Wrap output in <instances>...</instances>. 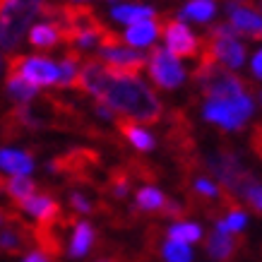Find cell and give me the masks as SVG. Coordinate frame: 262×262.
<instances>
[{
	"label": "cell",
	"instance_id": "obj_36",
	"mask_svg": "<svg viewBox=\"0 0 262 262\" xmlns=\"http://www.w3.org/2000/svg\"><path fill=\"white\" fill-rule=\"evenodd\" d=\"M72 3H82V0H72Z\"/></svg>",
	"mask_w": 262,
	"mask_h": 262
},
{
	"label": "cell",
	"instance_id": "obj_32",
	"mask_svg": "<svg viewBox=\"0 0 262 262\" xmlns=\"http://www.w3.org/2000/svg\"><path fill=\"white\" fill-rule=\"evenodd\" d=\"M19 5H27V8H32V10H36V12H41V8L46 5V0H17Z\"/></svg>",
	"mask_w": 262,
	"mask_h": 262
},
{
	"label": "cell",
	"instance_id": "obj_1",
	"mask_svg": "<svg viewBox=\"0 0 262 262\" xmlns=\"http://www.w3.org/2000/svg\"><path fill=\"white\" fill-rule=\"evenodd\" d=\"M96 101H103L108 108L118 113H125L135 123H159L164 116V106L157 99V94L144 84L140 77H125V75H113L108 70V77L103 82Z\"/></svg>",
	"mask_w": 262,
	"mask_h": 262
},
{
	"label": "cell",
	"instance_id": "obj_12",
	"mask_svg": "<svg viewBox=\"0 0 262 262\" xmlns=\"http://www.w3.org/2000/svg\"><path fill=\"white\" fill-rule=\"evenodd\" d=\"M22 212L36 219V226H51V224L63 222V212L58 200L51 192H34L32 198H27L22 205H17Z\"/></svg>",
	"mask_w": 262,
	"mask_h": 262
},
{
	"label": "cell",
	"instance_id": "obj_14",
	"mask_svg": "<svg viewBox=\"0 0 262 262\" xmlns=\"http://www.w3.org/2000/svg\"><path fill=\"white\" fill-rule=\"evenodd\" d=\"M243 243H246V241H243V236H238V233L214 229V233H209V238H207V253L219 262H231L238 255Z\"/></svg>",
	"mask_w": 262,
	"mask_h": 262
},
{
	"label": "cell",
	"instance_id": "obj_25",
	"mask_svg": "<svg viewBox=\"0 0 262 262\" xmlns=\"http://www.w3.org/2000/svg\"><path fill=\"white\" fill-rule=\"evenodd\" d=\"M135 200H137V209L140 212H149V214H159L161 209H164V205H166V195L159 190V188H140L137 190V195H135Z\"/></svg>",
	"mask_w": 262,
	"mask_h": 262
},
{
	"label": "cell",
	"instance_id": "obj_9",
	"mask_svg": "<svg viewBox=\"0 0 262 262\" xmlns=\"http://www.w3.org/2000/svg\"><path fill=\"white\" fill-rule=\"evenodd\" d=\"M99 63H103L113 75H125V77H137L140 72L147 68V56L135 51V48H125L120 43L99 48Z\"/></svg>",
	"mask_w": 262,
	"mask_h": 262
},
{
	"label": "cell",
	"instance_id": "obj_18",
	"mask_svg": "<svg viewBox=\"0 0 262 262\" xmlns=\"http://www.w3.org/2000/svg\"><path fill=\"white\" fill-rule=\"evenodd\" d=\"M116 125H118V130L125 135V140L135 149H140V151L154 149V135L147 133L140 123H135V120H130V118H116Z\"/></svg>",
	"mask_w": 262,
	"mask_h": 262
},
{
	"label": "cell",
	"instance_id": "obj_29",
	"mask_svg": "<svg viewBox=\"0 0 262 262\" xmlns=\"http://www.w3.org/2000/svg\"><path fill=\"white\" fill-rule=\"evenodd\" d=\"M70 207L75 209V212H80V214H92V212H94V202L80 190L70 192Z\"/></svg>",
	"mask_w": 262,
	"mask_h": 262
},
{
	"label": "cell",
	"instance_id": "obj_4",
	"mask_svg": "<svg viewBox=\"0 0 262 262\" xmlns=\"http://www.w3.org/2000/svg\"><path fill=\"white\" fill-rule=\"evenodd\" d=\"M36 15H39L36 10L19 5L17 0H3V5H0V48L8 53H15V48L22 43L24 34Z\"/></svg>",
	"mask_w": 262,
	"mask_h": 262
},
{
	"label": "cell",
	"instance_id": "obj_33",
	"mask_svg": "<svg viewBox=\"0 0 262 262\" xmlns=\"http://www.w3.org/2000/svg\"><path fill=\"white\" fill-rule=\"evenodd\" d=\"M22 262H51V260H48V257H46L43 253H39V250H34V253H29Z\"/></svg>",
	"mask_w": 262,
	"mask_h": 262
},
{
	"label": "cell",
	"instance_id": "obj_5",
	"mask_svg": "<svg viewBox=\"0 0 262 262\" xmlns=\"http://www.w3.org/2000/svg\"><path fill=\"white\" fill-rule=\"evenodd\" d=\"M202 113L209 123H216L224 130H241L253 113V99L248 94L229 96V99H212V101L205 103Z\"/></svg>",
	"mask_w": 262,
	"mask_h": 262
},
{
	"label": "cell",
	"instance_id": "obj_8",
	"mask_svg": "<svg viewBox=\"0 0 262 262\" xmlns=\"http://www.w3.org/2000/svg\"><path fill=\"white\" fill-rule=\"evenodd\" d=\"M147 65H149L151 82L159 89H176V87H181L183 80H185V68L181 65V60L176 56H171L166 48H161V46L151 48L149 58H147Z\"/></svg>",
	"mask_w": 262,
	"mask_h": 262
},
{
	"label": "cell",
	"instance_id": "obj_15",
	"mask_svg": "<svg viewBox=\"0 0 262 262\" xmlns=\"http://www.w3.org/2000/svg\"><path fill=\"white\" fill-rule=\"evenodd\" d=\"M0 192L17 207L36 192V183L29 176H0Z\"/></svg>",
	"mask_w": 262,
	"mask_h": 262
},
{
	"label": "cell",
	"instance_id": "obj_23",
	"mask_svg": "<svg viewBox=\"0 0 262 262\" xmlns=\"http://www.w3.org/2000/svg\"><path fill=\"white\" fill-rule=\"evenodd\" d=\"M214 15H216V3L214 0H188V3L183 5L178 19H181V22L183 19H192V22L205 24V22H209Z\"/></svg>",
	"mask_w": 262,
	"mask_h": 262
},
{
	"label": "cell",
	"instance_id": "obj_17",
	"mask_svg": "<svg viewBox=\"0 0 262 262\" xmlns=\"http://www.w3.org/2000/svg\"><path fill=\"white\" fill-rule=\"evenodd\" d=\"M161 34V27L157 19H142L137 24H130L127 32L123 34V39L135 48H142V46H149L157 41V36Z\"/></svg>",
	"mask_w": 262,
	"mask_h": 262
},
{
	"label": "cell",
	"instance_id": "obj_6",
	"mask_svg": "<svg viewBox=\"0 0 262 262\" xmlns=\"http://www.w3.org/2000/svg\"><path fill=\"white\" fill-rule=\"evenodd\" d=\"M8 72L19 75L24 82L32 87H56L58 82V68L53 60L43 56H17L8 53Z\"/></svg>",
	"mask_w": 262,
	"mask_h": 262
},
{
	"label": "cell",
	"instance_id": "obj_35",
	"mask_svg": "<svg viewBox=\"0 0 262 262\" xmlns=\"http://www.w3.org/2000/svg\"><path fill=\"white\" fill-rule=\"evenodd\" d=\"M99 262H116V260H99Z\"/></svg>",
	"mask_w": 262,
	"mask_h": 262
},
{
	"label": "cell",
	"instance_id": "obj_28",
	"mask_svg": "<svg viewBox=\"0 0 262 262\" xmlns=\"http://www.w3.org/2000/svg\"><path fill=\"white\" fill-rule=\"evenodd\" d=\"M159 255L166 262H192V250L183 243H176V241H164L159 246Z\"/></svg>",
	"mask_w": 262,
	"mask_h": 262
},
{
	"label": "cell",
	"instance_id": "obj_11",
	"mask_svg": "<svg viewBox=\"0 0 262 262\" xmlns=\"http://www.w3.org/2000/svg\"><path fill=\"white\" fill-rule=\"evenodd\" d=\"M161 34L166 39V51L176 58H192L200 53V41L195 34L181 22V19H166L161 27Z\"/></svg>",
	"mask_w": 262,
	"mask_h": 262
},
{
	"label": "cell",
	"instance_id": "obj_20",
	"mask_svg": "<svg viewBox=\"0 0 262 262\" xmlns=\"http://www.w3.org/2000/svg\"><path fill=\"white\" fill-rule=\"evenodd\" d=\"M58 68V82L56 87L60 89H77V75H80V53L77 51H68L63 60L56 65Z\"/></svg>",
	"mask_w": 262,
	"mask_h": 262
},
{
	"label": "cell",
	"instance_id": "obj_27",
	"mask_svg": "<svg viewBox=\"0 0 262 262\" xmlns=\"http://www.w3.org/2000/svg\"><path fill=\"white\" fill-rule=\"evenodd\" d=\"M238 200H246L248 205L253 207L257 214H262V183L255 176H248L246 183L241 185Z\"/></svg>",
	"mask_w": 262,
	"mask_h": 262
},
{
	"label": "cell",
	"instance_id": "obj_2",
	"mask_svg": "<svg viewBox=\"0 0 262 262\" xmlns=\"http://www.w3.org/2000/svg\"><path fill=\"white\" fill-rule=\"evenodd\" d=\"M198 68H195V82L202 89V94L207 96V101L212 99H229V96H238V94H248V82L243 77H238L233 70H226L222 65L212 60L205 51L198 53Z\"/></svg>",
	"mask_w": 262,
	"mask_h": 262
},
{
	"label": "cell",
	"instance_id": "obj_24",
	"mask_svg": "<svg viewBox=\"0 0 262 262\" xmlns=\"http://www.w3.org/2000/svg\"><path fill=\"white\" fill-rule=\"evenodd\" d=\"M5 89H8L10 99H15L17 103H32L36 99V87H32L29 82H24L19 75L8 72L5 77Z\"/></svg>",
	"mask_w": 262,
	"mask_h": 262
},
{
	"label": "cell",
	"instance_id": "obj_21",
	"mask_svg": "<svg viewBox=\"0 0 262 262\" xmlns=\"http://www.w3.org/2000/svg\"><path fill=\"white\" fill-rule=\"evenodd\" d=\"M94 246V229L89 222H72L70 236V257H84Z\"/></svg>",
	"mask_w": 262,
	"mask_h": 262
},
{
	"label": "cell",
	"instance_id": "obj_13",
	"mask_svg": "<svg viewBox=\"0 0 262 262\" xmlns=\"http://www.w3.org/2000/svg\"><path fill=\"white\" fill-rule=\"evenodd\" d=\"M226 10H229V24L236 29V34H243V36H250V39H262V15L257 10L231 3V0Z\"/></svg>",
	"mask_w": 262,
	"mask_h": 262
},
{
	"label": "cell",
	"instance_id": "obj_10",
	"mask_svg": "<svg viewBox=\"0 0 262 262\" xmlns=\"http://www.w3.org/2000/svg\"><path fill=\"white\" fill-rule=\"evenodd\" d=\"M96 154L92 149H70L56 157L48 164V168L53 173H60L70 181H89L92 171L96 168Z\"/></svg>",
	"mask_w": 262,
	"mask_h": 262
},
{
	"label": "cell",
	"instance_id": "obj_3",
	"mask_svg": "<svg viewBox=\"0 0 262 262\" xmlns=\"http://www.w3.org/2000/svg\"><path fill=\"white\" fill-rule=\"evenodd\" d=\"M200 46V51H205L216 63H224L229 70H236L246 63V46L238 41V34L231 24H214Z\"/></svg>",
	"mask_w": 262,
	"mask_h": 262
},
{
	"label": "cell",
	"instance_id": "obj_38",
	"mask_svg": "<svg viewBox=\"0 0 262 262\" xmlns=\"http://www.w3.org/2000/svg\"><path fill=\"white\" fill-rule=\"evenodd\" d=\"M257 127H260V130H262V123H260V125H257Z\"/></svg>",
	"mask_w": 262,
	"mask_h": 262
},
{
	"label": "cell",
	"instance_id": "obj_31",
	"mask_svg": "<svg viewBox=\"0 0 262 262\" xmlns=\"http://www.w3.org/2000/svg\"><path fill=\"white\" fill-rule=\"evenodd\" d=\"M253 75L257 80H262V48L253 56Z\"/></svg>",
	"mask_w": 262,
	"mask_h": 262
},
{
	"label": "cell",
	"instance_id": "obj_22",
	"mask_svg": "<svg viewBox=\"0 0 262 262\" xmlns=\"http://www.w3.org/2000/svg\"><path fill=\"white\" fill-rule=\"evenodd\" d=\"M111 17L120 24H137L142 19H154V8L149 5H137V3H120L111 10Z\"/></svg>",
	"mask_w": 262,
	"mask_h": 262
},
{
	"label": "cell",
	"instance_id": "obj_16",
	"mask_svg": "<svg viewBox=\"0 0 262 262\" xmlns=\"http://www.w3.org/2000/svg\"><path fill=\"white\" fill-rule=\"evenodd\" d=\"M34 168V154L24 149H0V171L12 176H29Z\"/></svg>",
	"mask_w": 262,
	"mask_h": 262
},
{
	"label": "cell",
	"instance_id": "obj_39",
	"mask_svg": "<svg viewBox=\"0 0 262 262\" xmlns=\"http://www.w3.org/2000/svg\"><path fill=\"white\" fill-rule=\"evenodd\" d=\"M0 65H3V58H0Z\"/></svg>",
	"mask_w": 262,
	"mask_h": 262
},
{
	"label": "cell",
	"instance_id": "obj_34",
	"mask_svg": "<svg viewBox=\"0 0 262 262\" xmlns=\"http://www.w3.org/2000/svg\"><path fill=\"white\" fill-rule=\"evenodd\" d=\"M231 3H238V5H241V3H246V0H231Z\"/></svg>",
	"mask_w": 262,
	"mask_h": 262
},
{
	"label": "cell",
	"instance_id": "obj_37",
	"mask_svg": "<svg viewBox=\"0 0 262 262\" xmlns=\"http://www.w3.org/2000/svg\"><path fill=\"white\" fill-rule=\"evenodd\" d=\"M260 103H262V92H260Z\"/></svg>",
	"mask_w": 262,
	"mask_h": 262
},
{
	"label": "cell",
	"instance_id": "obj_30",
	"mask_svg": "<svg viewBox=\"0 0 262 262\" xmlns=\"http://www.w3.org/2000/svg\"><path fill=\"white\" fill-rule=\"evenodd\" d=\"M185 212H188V207H185V205L173 202V200H166V205H164V209H161L159 214L161 216H168V219H181Z\"/></svg>",
	"mask_w": 262,
	"mask_h": 262
},
{
	"label": "cell",
	"instance_id": "obj_26",
	"mask_svg": "<svg viewBox=\"0 0 262 262\" xmlns=\"http://www.w3.org/2000/svg\"><path fill=\"white\" fill-rule=\"evenodd\" d=\"M166 238L176 241V243H183V246L198 243V241L202 238V229H200V224H195V222H178V224H173V226H168Z\"/></svg>",
	"mask_w": 262,
	"mask_h": 262
},
{
	"label": "cell",
	"instance_id": "obj_19",
	"mask_svg": "<svg viewBox=\"0 0 262 262\" xmlns=\"http://www.w3.org/2000/svg\"><path fill=\"white\" fill-rule=\"evenodd\" d=\"M29 43L39 51H51L60 43V27L53 22H39L29 29Z\"/></svg>",
	"mask_w": 262,
	"mask_h": 262
},
{
	"label": "cell",
	"instance_id": "obj_7",
	"mask_svg": "<svg viewBox=\"0 0 262 262\" xmlns=\"http://www.w3.org/2000/svg\"><path fill=\"white\" fill-rule=\"evenodd\" d=\"M209 171L214 173V178L219 181L222 185V190H226L229 195L238 200V192H241V185L246 183L248 173L243 164H241L238 154H233L229 149H219L216 154H212V159H209Z\"/></svg>",
	"mask_w": 262,
	"mask_h": 262
}]
</instances>
